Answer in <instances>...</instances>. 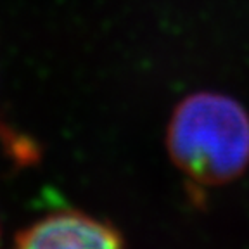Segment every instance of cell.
I'll use <instances>...</instances> for the list:
<instances>
[{
  "label": "cell",
  "mask_w": 249,
  "mask_h": 249,
  "mask_svg": "<svg viewBox=\"0 0 249 249\" xmlns=\"http://www.w3.org/2000/svg\"><path fill=\"white\" fill-rule=\"evenodd\" d=\"M166 149L180 173L196 185L233 182L249 168V111L227 93H191L171 113Z\"/></svg>",
  "instance_id": "1"
},
{
  "label": "cell",
  "mask_w": 249,
  "mask_h": 249,
  "mask_svg": "<svg viewBox=\"0 0 249 249\" xmlns=\"http://www.w3.org/2000/svg\"><path fill=\"white\" fill-rule=\"evenodd\" d=\"M12 249H124L121 235L107 223L80 211H59L18 235Z\"/></svg>",
  "instance_id": "2"
}]
</instances>
